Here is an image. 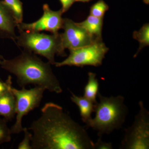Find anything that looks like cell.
I'll return each mask as SVG.
<instances>
[{"label":"cell","mask_w":149,"mask_h":149,"mask_svg":"<svg viewBox=\"0 0 149 149\" xmlns=\"http://www.w3.org/2000/svg\"><path fill=\"white\" fill-rule=\"evenodd\" d=\"M27 128L32 132V149H94L85 128L54 103H46Z\"/></svg>","instance_id":"1"},{"label":"cell","mask_w":149,"mask_h":149,"mask_svg":"<svg viewBox=\"0 0 149 149\" xmlns=\"http://www.w3.org/2000/svg\"><path fill=\"white\" fill-rule=\"evenodd\" d=\"M51 65L35 54L25 50L11 59H5L2 56L0 58V66L16 76L17 83L22 88L33 85L60 94L63 92L62 89Z\"/></svg>","instance_id":"2"},{"label":"cell","mask_w":149,"mask_h":149,"mask_svg":"<svg viewBox=\"0 0 149 149\" xmlns=\"http://www.w3.org/2000/svg\"><path fill=\"white\" fill-rule=\"evenodd\" d=\"M97 97L99 102L95 105V116L86 126L96 131L99 138H102L122 128L129 110L123 96L105 97L99 92Z\"/></svg>","instance_id":"3"},{"label":"cell","mask_w":149,"mask_h":149,"mask_svg":"<svg viewBox=\"0 0 149 149\" xmlns=\"http://www.w3.org/2000/svg\"><path fill=\"white\" fill-rule=\"evenodd\" d=\"M18 31L19 35L17 36L15 44L25 50L44 57L51 65L55 63L56 55L62 57L67 56L62 47L59 33L47 35L38 32Z\"/></svg>","instance_id":"4"},{"label":"cell","mask_w":149,"mask_h":149,"mask_svg":"<svg viewBox=\"0 0 149 149\" xmlns=\"http://www.w3.org/2000/svg\"><path fill=\"white\" fill-rule=\"evenodd\" d=\"M139 111L133 124L125 128L120 149H149V111L143 102H139Z\"/></svg>","instance_id":"5"},{"label":"cell","mask_w":149,"mask_h":149,"mask_svg":"<svg viewBox=\"0 0 149 149\" xmlns=\"http://www.w3.org/2000/svg\"><path fill=\"white\" fill-rule=\"evenodd\" d=\"M11 91L16 101V120L10 128L12 134H18L23 132L22 118L31 111L38 107L43 98L45 89L40 86L27 90L22 88L18 90L12 87Z\"/></svg>","instance_id":"6"},{"label":"cell","mask_w":149,"mask_h":149,"mask_svg":"<svg viewBox=\"0 0 149 149\" xmlns=\"http://www.w3.org/2000/svg\"><path fill=\"white\" fill-rule=\"evenodd\" d=\"M109 49L102 41H97L89 45L78 49L69 50L67 58L60 62H56V67L65 65L83 67L86 65L98 67L102 65L106 54Z\"/></svg>","instance_id":"7"},{"label":"cell","mask_w":149,"mask_h":149,"mask_svg":"<svg viewBox=\"0 0 149 149\" xmlns=\"http://www.w3.org/2000/svg\"><path fill=\"white\" fill-rule=\"evenodd\" d=\"M62 29L64 32L59 33V35L62 47L65 50L66 49L70 50L83 47L99 41L69 18H63Z\"/></svg>","instance_id":"8"},{"label":"cell","mask_w":149,"mask_h":149,"mask_svg":"<svg viewBox=\"0 0 149 149\" xmlns=\"http://www.w3.org/2000/svg\"><path fill=\"white\" fill-rule=\"evenodd\" d=\"M43 14L38 20L31 23L21 22L17 24L18 30L28 32H40L48 31L52 34H56L62 29L63 18L62 17L63 13L61 9L58 11L52 10L47 4L43 5Z\"/></svg>","instance_id":"9"},{"label":"cell","mask_w":149,"mask_h":149,"mask_svg":"<svg viewBox=\"0 0 149 149\" xmlns=\"http://www.w3.org/2000/svg\"><path fill=\"white\" fill-rule=\"evenodd\" d=\"M17 23L6 6L0 1V38L12 40L15 42Z\"/></svg>","instance_id":"10"},{"label":"cell","mask_w":149,"mask_h":149,"mask_svg":"<svg viewBox=\"0 0 149 149\" xmlns=\"http://www.w3.org/2000/svg\"><path fill=\"white\" fill-rule=\"evenodd\" d=\"M11 88L0 96V116L7 121L16 115V101Z\"/></svg>","instance_id":"11"},{"label":"cell","mask_w":149,"mask_h":149,"mask_svg":"<svg viewBox=\"0 0 149 149\" xmlns=\"http://www.w3.org/2000/svg\"><path fill=\"white\" fill-rule=\"evenodd\" d=\"M70 93L72 94L70 97L71 101L79 107L80 116L83 122L86 124H88L92 118L91 116L95 111L96 104L83 96H77L71 92Z\"/></svg>","instance_id":"12"},{"label":"cell","mask_w":149,"mask_h":149,"mask_svg":"<svg viewBox=\"0 0 149 149\" xmlns=\"http://www.w3.org/2000/svg\"><path fill=\"white\" fill-rule=\"evenodd\" d=\"M103 18L90 15L84 21L77 23L84 28L95 40L102 41Z\"/></svg>","instance_id":"13"},{"label":"cell","mask_w":149,"mask_h":149,"mask_svg":"<svg viewBox=\"0 0 149 149\" xmlns=\"http://www.w3.org/2000/svg\"><path fill=\"white\" fill-rule=\"evenodd\" d=\"M98 80L96 78L95 73L89 72L88 73V81L84 88L83 97L96 104L97 102V97L99 92Z\"/></svg>","instance_id":"14"},{"label":"cell","mask_w":149,"mask_h":149,"mask_svg":"<svg viewBox=\"0 0 149 149\" xmlns=\"http://www.w3.org/2000/svg\"><path fill=\"white\" fill-rule=\"evenodd\" d=\"M3 2L13 17L17 24L22 22L23 4L20 0H3Z\"/></svg>","instance_id":"15"},{"label":"cell","mask_w":149,"mask_h":149,"mask_svg":"<svg viewBox=\"0 0 149 149\" xmlns=\"http://www.w3.org/2000/svg\"><path fill=\"white\" fill-rule=\"evenodd\" d=\"M133 37L139 41L140 46L138 52L134 57L138 55L139 52L145 47L149 45V24H144L139 31H134L133 33Z\"/></svg>","instance_id":"16"},{"label":"cell","mask_w":149,"mask_h":149,"mask_svg":"<svg viewBox=\"0 0 149 149\" xmlns=\"http://www.w3.org/2000/svg\"><path fill=\"white\" fill-rule=\"evenodd\" d=\"M109 6L103 0H99L91 6L90 8V15L104 18L106 12L108 10Z\"/></svg>","instance_id":"17"},{"label":"cell","mask_w":149,"mask_h":149,"mask_svg":"<svg viewBox=\"0 0 149 149\" xmlns=\"http://www.w3.org/2000/svg\"><path fill=\"white\" fill-rule=\"evenodd\" d=\"M12 133L7 125V120L0 118V145L10 142Z\"/></svg>","instance_id":"18"},{"label":"cell","mask_w":149,"mask_h":149,"mask_svg":"<svg viewBox=\"0 0 149 149\" xmlns=\"http://www.w3.org/2000/svg\"><path fill=\"white\" fill-rule=\"evenodd\" d=\"M23 132L24 133V138L19 144L18 149H32L31 146L32 133L27 128H24Z\"/></svg>","instance_id":"19"},{"label":"cell","mask_w":149,"mask_h":149,"mask_svg":"<svg viewBox=\"0 0 149 149\" xmlns=\"http://www.w3.org/2000/svg\"><path fill=\"white\" fill-rule=\"evenodd\" d=\"M12 81L11 76L9 75L5 82L2 81L0 78V96L10 90L12 86Z\"/></svg>","instance_id":"20"},{"label":"cell","mask_w":149,"mask_h":149,"mask_svg":"<svg viewBox=\"0 0 149 149\" xmlns=\"http://www.w3.org/2000/svg\"><path fill=\"white\" fill-rule=\"evenodd\" d=\"M112 144L102 141V138H99L95 143H94V149H112Z\"/></svg>","instance_id":"21"},{"label":"cell","mask_w":149,"mask_h":149,"mask_svg":"<svg viewBox=\"0 0 149 149\" xmlns=\"http://www.w3.org/2000/svg\"><path fill=\"white\" fill-rule=\"evenodd\" d=\"M62 5L61 10L63 13L68 11L75 2V0H59Z\"/></svg>","instance_id":"22"},{"label":"cell","mask_w":149,"mask_h":149,"mask_svg":"<svg viewBox=\"0 0 149 149\" xmlns=\"http://www.w3.org/2000/svg\"><path fill=\"white\" fill-rule=\"evenodd\" d=\"M92 0H75V2H81L83 3H88Z\"/></svg>","instance_id":"23"},{"label":"cell","mask_w":149,"mask_h":149,"mask_svg":"<svg viewBox=\"0 0 149 149\" xmlns=\"http://www.w3.org/2000/svg\"><path fill=\"white\" fill-rule=\"evenodd\" d=\"M143 2L146 4L148 5L149 4V0H143Z\"/></svg>","instance_id":"24"},{"label":"cell","mask_w":149,"mask_h":149,"mask_svg":"<svg viewBox=\"0 0 149 149\" xmlns=\"http://www.w3.org/2000/svg\"><path fill=\"white\" fill-rule=\"evenodd\" d=\"M1 57H2V56L0 55V58H1Z\"/></svg>","instance_id":"25"}]
</instances>
